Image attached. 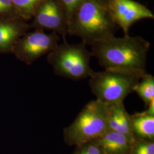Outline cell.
Here are the masks:
<instances>
[{
	"instance_id": "1",
	"label": "cell",
	"mask_w": 154,
	"mask_h": 154,
	"mask_svg": "<svg viewBox=\"0 0 154 154\" xmlns=\"http://www.w3.org/2000/svg\"><path fill=\"white\" fill-rule=\"evenodd\" d=\"M150 48L148 41L141 36H110L91 46V53L104 70L125 72L138 77L146 71Z\"/></svg>"
},
{
	"instance_id": "2",
	"label": "cell",
	"mask_w": 154,
	"mask_h": 154,
	"mask_svg": "<svg viewBox=\"0 0 154 154\" xmlns=\"http://www.w3.org/2000/svg\"><path fill=\"white\" fill-rule=\"evenodd\" d=\"M117 26L108 9L107 0H83L68 28V34L91 46L115 35Z\"/></svg>"
},
{
	"instance_id": "3",
	"label": "cell",
	"mask_w": 154,
	"mask_h": 154,
	"mask_svg": "<svg viewBox=\"0 0 154 154\" xmlns=\"http://www.w3.org/2000/svg\"><path fill=\"white\" fill-rule=\"evenodd\" d=\"M107 131V107L95 99L85 105L73 122L64 128L63 135L67 143L78 146L97 140Z\"/></svg>"
},
{
	"instance_id": "4",
	"label": "cell",
	"mask_w": 154,
	"mask_h": 154,
	"mask_svg": "<svg viewBox=\"0 0 154 154\" xmlns=\"http://www.w3.org/2000/svg\"><path fill=\"white\" fill-rule=\"evenodd\" d=\"M86 46L82 42L69 44L66 38H63V42L47 57L55 75L72 81L90 77L94 72L90 65L92 55Z\"/></svg>"
},
{
	"instance_id": "5",
	"label": "cell",
	"mask_w": 154,
	"mask_h": 154,
	"mask_svg": "<svg viewBox=\"0 0 154 154\" xmlns=\"http://www.w3.org/2000/svg\"><path fill=\"white\" fill-rule=\"evenodd\" d=\"M88 78L89 86L96 100L111 106L123 103L141 78L125 72L104 70L94 71Z\"/></svg>"
},
{
	"instance_id": "6",
	"label": "cell",
	"mask_w": 154,
	"mask_h": 154,
	"mask_svg": "<svg viewBox=\"0 0 154 154\" xmlns=\"http://www.w3.org/2000/svg\"><path fill=\"white\" fill-rule=\"evenodd\" d=\"M60 35L54 32L34 29L23 35L16 41L11 54L19 61L30 65L45 54L55 50L59 45Z\"/></svg>"
},
{
	"instance_id": "7",
	"label": "cell",
	"mask_w": 154,
	"mask_h": 154,
	"mask_svg": "<svg viewBox=\"0 0 154 154\" xmlns=\"http://www.w3.org/2000/svg\"><path fill=\"white\" fill-rule=\"evenodd\" d=\"M30 29L48 30L62 38L68 34V24L64 11L57 0H44L38 6L32 18Z\"/></svg>"
},
{
	"instance_id": "8",
	"label": "cell",
	"mask_w": 154,
	"mask_h": 154,
	"mask_svg": "<svg viewBox=\"0 0 154 154\" xmlns=\"http://www.w3.org/2000/svg\"><path fill=\"white\" fill-rule=\"evenodd\" d=\"M108 9L114 22L128 35L132 24L142 19H154L153 13L134 0H107Z\"/></svg>"
},
{
	"instance_id": "9",
	"label": "cell",
	"mask_w": 154,
	"mask_h": 154,
	"mask_svg": "<svg viewBox=\"0 0 154 154\" xmlns=\"http://www.w3.org/2000/svg\"><path fill=\"white\" fill-rule=\"evenodd\" d=\"M30 29V24L20 18L0 20V53L11 54L17 41Z\"/></svg>"
},
{
	"instance_id": "10",
	"label": "cell",
	"mask_w": 154,
	"mask_h": 154,
	"mask_svg": "<svg viewBox=\"0 0 154 154\" xmlns=\"http://www.w3.org/2000/svg\"><path fill=\"white\" fill-rule=\"evenodd\" d=\"M134 139L109 130L97 141L104 154H129Z\"/></svg>"
},
{
	"instance_id": "11",
	"label": "cell",
	"mask_w": 154,
	"mask_h": 154,
	"mask_svg": "<svg viewBox=\"0 0 154 154\" xmlns=\"http://www.w3.org/2000/svg\"><path fill=\"white\" fill-rule=\"evenodd\" d=\"M108 110L109 130L134 138L132 132L131 115L123 103L106 106Z\"/></svg>"
},
{
	"instance_id": "12",
	"label": "cell",
	"mask_w": 154,
	"mask_h": 154,
	"mask_svg": "<svg viewBox=\"0 0 154 154\" xmlns=\"http://www.w3.org/2000/svg\"><path fill=\"white\" fill-rule=\"evenodd\" d=\"M131 121L134 138L154 140V104L143 112L131 115Z\"/></svg>"
},
{
	"instance_id": "13",
	"label": "cell",
	"mask_w": 154,
	"mask_h": 154,
	"mask_svg": "<svg viewBox=\"0 0 154 154\" xmlns=\"http://www.w3.org/2000/svg\"><path fill=\"white\" fill-rule=\"evenodd\" d=\"M133 92H135L143 100L145 106L154 103V77L146 73L135 86Z\"/></svg>"
},
{
	"instance_id": "14",
	"label": "cell",
	"mask_w": 154,
	"mask_h": 154,
	"mask_svg": "<svg viewBox=\"0 0 154 154\" xmlns=\"http://www.w3.org/2000/svg\"><path fill=\"white\" fill-rule=\"evenodd\" d=\"M17 17L28 22L44 0H12Z\"/></svg>"
},
{
	"instance_id": "15",
	"label": "cell",
	"mask_w": 154,
	"mask_h": 154,
	"mask_svg": "<svg viewBox=\"0 0 154 154\" xmlns=\"http://www.w3.org/2000/svg\"><path fill=\"white\" fill-rule=\"evenodd\" d=\"M130 154H154V140L135 138Z\"/></svg>"
},
{
	"instance_id": "16",
	"label": "cell",
	"mask_w": 154,
	"mask_h": 154,
	"mask_svg": "<svg viewBox=\"0 0 154 154\" xmlns=\"http://www.w3.org/2000/svg\"><path fill=\"white\" fill-rule=\"evenodd\" d=\"M62 8L69 26L72 21L77 8L83 0H57Z\"/></svg>"
},
{
	"instance_id": "17",
	"label": "cell",
	"mask_w": 154,
	"mask_h": 154,
	"mask_svg": "<svg viewBox=\"0 0 154 154\" xmlns=\"http://www.w3.org/2000/svg\"><path fill=\"white\" fill-rule=\"evenodd\" d=\"M19 18L12 0H0V20Z\"/></svg>"
},
{
	"instance_id": "18",
	"label": "cell",
	"mask_w": 154,
	"mask_h": 154,
	"mask_svg": "<svg viewBox=\"0 0 154 154\" xmlns=\"http://www.w3.org/2000/svg\"><path fill=\"white\" fill-rule=\"evenodd\" d=\"M75 154H104L97 140L78 146Z\"/></svg>"
}]
</instances>
